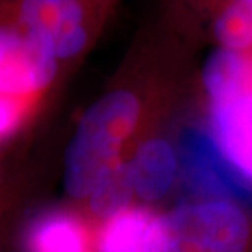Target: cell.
I'll use <instances>...</instances> for the list:
<instances>
[{
    "label": "cell",
    "mask_w": 252,
    "mask_h": 252,
    "mask_svg": "<svg viewBox=\"0 0 252 252\" xmlns=\"http://www.w3.org/2000/svg\"><path fill=\"white\" fill-rule=\"evenodd\" d=\"M154 252H252V210L228 200L185 198L162 211Z\"/></svg>",
    "instance_id": "obj_3"
},
{
    "label": "cell",
    "mask_w": 252,
    "mask_h": 252,
    "mask_svg": "<svg viewBox=\"0 0 252 252\" xmlns=\"http://www.w3.org/2000/svg\"><path fill=\"white\" fill-rule=\"evenodd\" d=\"M195 33L184 18L148 38L113 82L85 108L64 153L63 184L80 206L105 174L128 158L149 131L164 125L185 79Z\"/></svg>",
    "instance_id": "obj_1"
},
{
    "label": "cell",
    "mask_w": 252,
    "mask_h": 252,
    "mask_svg": "<svg viewBox=\"0 0 252 252\" xmlns=\"http://www.w3.org/2000/svg\"><path fill=\"white\" fill-rule=\"evenodd\" d=\"M162 211L134 205L97 224L95 252H154L159 241Z\"/></svg>",
    "instance_id": "obj_10"
},
{
    "label": "cell",
    "mask_w": 252,
    "mask_h": 252,
    "mask_svg": "<svg viewBox=\"0 0 252 252\" xmlns=\"http://www.w3.org/2000/svg\"><path fill=\"white\" fill-rule=\"evenodd\" d=\"M2 184H3V169H2V162H0V190H2Z\"/></svg>",
    "instance_id": "obj_13"
},
{
    "label": "cell",
    "mask_w": 252,
    "mask_h": 252,
    "mask_svg": "<svg viewBox=\"0 0 252 252\" xmlns=\"http://www.w3.org/2000/svg\"><path fill=\"white\" fill-rule=\"evenodd\" d=\"M134 205L138 203L131 184L129 167L125 159L103 175L92 193L77 208L97 226Z\"/></svg>",
    "instance_id": "obj_11"
},
{
    "label": "cell",
    "mask_w": 252,
    "mask_h": 252,
    "mask_svg": "<svg viewBox=\"0 0 252 252\" xmlns=\"http://www.w3.org/2000/svg\"><path fill=\"white\" fill-rule=\"evenodd\" d=\"M59 72L46 39L0 18V94L39 103Z\"/></svg>",
    "instance_id": "obj_6"
},
{
    "label": "cell",
    "mask_w": 252,
    "mask_h": 252,
    "mask_svg": "<svg viewBox=\"0 0 252 252\" xmlns=\"http://www.w3.org/2000/svg\"><path fill=\"white\" fill-rule=\"evenodd\" d=\"M210 134L226 160L252 184V54L215 49L200 72Z\"/></svg>",
    "instance_id": "obj_2"
},
{
    "label": "cell",
    "mask_w": 252,
    "mask_h": 252,
    "mask_svg": "<svg viewBox=\"0 0 252 252\" xmlns=\"http://www.w3.org/2000/svg\"><path fill=\"white\" fill-rule=\"evenodd\" d=\"M39 103L0 94V143L13 138Z\"/></svg>",
    "instance_id": "obj_12"
},
{
    "label": "cell",
    "mask_w": 252,
    "mask_h": 252,
    "mask_svg": "<svg viewBox=\"0 0 252 252\" xmlns=\"http://www.w3.org/2000/svg\"><path fill=\"white\" fill-rule=\"evenodd\" d=\"M97 226L79 208L51 206L33 215L22 233V252H95Z\"/></svg>",
    "instance_id": "obj_8"
},
{
    "label": "cell",
    "mask_w": 252,
    "mask_h": 252,
    "mask_svg": "<svg viewBox=\"0 0 252 252\" xmlns=\"http://www.w3.org/2000/svg\"><path fill=\"white\" fill-rule=\"evenodd\" d=\"M196 10L200 17L189 18L195 36L205 34L221 51L252 54V0L213 2Z\"/></svg>",
    "instance_id": "obj_9"
},
{
    "label": "cell",
    "mask_w": 252,
    "mask_h": 252,
    "mask_svg": "<svg viewBox=\"0 0 252 252\" xmlns=\"http://www.w3.org/2000/svg\"><path fill=\"white\" fill-rule=\"evenodd\" d=\"M0 252H2V249H0Z\"/></svg>",
    "instance_id": "obj_14"
},
{
    "label": "cell",
    "mask_w": 252,
    "mask_h": 252,
    "mask_svg": "<svg viewBox=\"0 0 252 252\" xmlns=\"http://www.w3.org/2000/svg\"><path fill=\"white\" fill-rule=\"evenodd\" d=\"M136 203L156 208L180 184V158L175 134L162 125L139 139L126 158Z\"/></svg>",
    "instance_id": "obj_7"
},
{
    "label": "cell",
    "mask_w": 252,
    "mask_h": 252,
    "mask_svg": "<svg viewBox=\"0 0 252 252\" xmlns=\"http://www.w3.org/2000/svg\"><path fill=\"white\" fill-rule=\"evenodd\" d=\"M180 184L190 198L228 200L252 210V184L231 165L205 125L190 123L175 133Z\"/></svg>",
    "instance_id": "obj_5"
},
{
    "label": "cell",
    "mask_w": 252,
    "mask_h": 252,
    "mask_svg": "<svg viewBox=\"0 0 252 252\" xmlns=\"http://www.w3.org/2000/svg\"><path fill=\"white\" fill-rule=\"evenodd\" d=\"M112 5L79 0H23L0 5V18L43 36L59 65L82 59L108 20Z\"/></svg>",
    "instance_id": "obj_4"
}]
</instances>
